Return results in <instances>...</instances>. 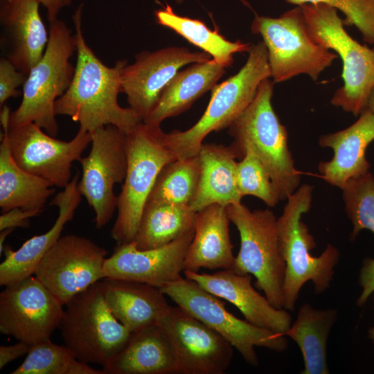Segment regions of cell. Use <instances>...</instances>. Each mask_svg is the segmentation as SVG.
Here are the masks:
<instances>
[{
	"instance_id": "6da1fadb",
	"label": "cell",
	"mask_w": 374,
	"mask_h": 374,
	"mask_svg": "<svg viewBox=\"0 0 374 374\" xmlns=\"http://www.w3.org/2000/svg\"><path fill=\"white\" fill-rule=\"evenodd\" d=\"M82 6L80 4L72 17L77 53L75 71L69 87L55 101V114L71 117L90 133L111 125L127 134L142 121L130 107L124 108L118 102L121 74L127 62L119 60L110 67L96 55L83 35Z\"/></svg>"
},
{
	"instance_id": "7a4b0ae2",
	"label": "cell",
	"mask_w": 374,
	"mask_h": 374,
	"mask_svg": "<svg viewBox=\"0 0 374 374\" xmlns=\"http://www.w3.org/2000/svg\"><path fill=\"white\" fill-rule=\"evenodd\" d=\"M312 190L313 187L308 184L299 187L287 199L283 213L277 219L280 249L286 265L283 308L287 311L294 310L300 290L308 281L312 282L316 294L326 290L339 259L338 249L330 244L319 256L310 253L316 242L301 216L311 208Z\"/></svg>"
},
{
	"instance_id": "3957f363",
	"label": "cell",
	"mask_w": 374,
	"mask_h": 374,
	"mask_svg": "<svg viewBox=\"0 0 374 374\" xmlns=\"http://www.w3.org/2000/svg\"><path fill=\"white\" fill-rule=\"evenodd\" d=\"M248 53L238 73L213 88L208 105L195 124L184 131L165 133V143L177 159L197 155L205 137L229 127L252 102L262 82L271 78L263 41L251 45Z\"/></svg>"
},
{
	"instance_id": "277c9868",
	"label": "cell",
	"mask_w": 374,
	"mask_h": 374,
	"mask_svg": "<svg viewBox=\"0 0 374 374\" xmlns=\"http://www.w3.org/2000/svg\"><path fill=\"white\" fill-rule=\"evenodd\" d=\"M274 83L269 78L262 82L252 102L229 127V133L240 158L242 150L250 148L269 173L279 200H285L299 188L301 176L289 149L287 129L272 106Z\"/></svg>"
},
{
	"instance_id": "5b68a950",
	"label": "cell",
	"mask_w": 374,
	"mask_h": 374,
	"mask_svg": "<svg viewBox=\"0 0 374 374\" xmlns=\"http://www.w3.org/2000/svg\"><path fill=\"white\" fill-rule=\"evenodd\" d=\"M300 6L310 37L342 61L344 84L333 95L332 105L359 116L374 88V48L362 45L346 32L336 8L322 3Z\"/></svg>"
},
{
	"instance_id": "8992f818",
	"label": "cell",
	"mask_w": 374,
	"mask_h": 374,
	"mask_svg": "<svg viewBox=\"0 0 374 374\" xmlns=\"http://www.w3.org/2000/svg\"><path fill=\"white\" fill-rule=\"evenodd\" d=\"M49 40L41 60L27 75L19 106L10 113L9 127L34 123L56 136L55 101L66 91L75 66L70 58L76 51L73 34L59 19L49 22Z\"/></svg>"
},
{
	"instance_id": "52a82bcc",
	"label": "cell",
	"mask_w": 374,
	"mask_h": 374,
	"mask_svg": "<svg viewBox=\"0 0 374 374\" xmlns=\"http://www.w3.org/2000/svg\"><path fill=\"white\" fill-rule=\"evenodd\" d=\"M160 126L138 123L127 134L126 175L111 230L117 244L133 241L150 194L163 168L177 158L164 141Z\"/></svg>"
},
{
	"instance_id": "ba28073f",
	"label": "cell",
	"mask_w": 374,
	"mask_h": 374,
	"mask_svg": "<svg viewBox=\"0 0 374 374\" xmlns=\"http://www.w3.org/2000/svg\"><path fill=\"white\" fill-rule=\"evenodd\" d=\"M65 307L58 328L64 346L78 360L104 366L128 341L132 332L112 313L99 281Z\"/></svg>"
},
{
	"instance_id": "9c48e42d",
	"label": "cell",
	"mask_w": 374,
	"mask_h": 374,
	"mask_svg": "<svg viewBox=\"0 0 374 374\" xmlns=\"http://www.w3.org/2000/svg\"><path fill=\"white\" fill-rule=\"evenodd\" d=\"M230 221L238 230L240 247L233 270L256 278V287L275 308H283L285 262L282 255L277 219L269 209L251 211L242 204L226 206Z\"/></svg>"
},
{
	"instance_id": "30bf717a",
	"label": "cell",
	"mask_w": 374,
	"mask_h": 374,
	"mask_svg": "<svg viewBox=\"0 0 374 374\" xmlns=\"http://www.w3.org/2000/svg\"><path fill=\"white\" fill-rule=\"evenodd\" d=\"M251 30L262 38L274 82H285L301 74L317 81L321 73L338 57L310 37L301 6L279 17L256 14Z\"/></svg>"
},
{
	"instance_id": "8fae6325",
	"label": "cell",
	"mask_w": 374,
	"mask_h": 374,
	"mask_svg": "<svg viewBox=\"0 0 374 374\" xmlns=\"http://www.w3.org/2000/svg\"><path fill=\"white\" fill-rule=\"evenodd\" d=\"M178 306L219 333L249 364L258 366L256 347L276 352L287 348L285 336L253 325L230 313L218 297L186 277L161 288Z\"/></svg>"
},
{
	"instance_id": "7c38bea8",
	"label": "cell",
	"mask_w": 374,
	"mask_h": 374,
	"mask_svg": "<svg viewBox=\"0 0 374 374\" xmlns=\"http://www.w3.org/2000/svg\"><path fill=\"white\" fill-rule=\"evenodd\" d=\"M10 115L8 110H3L0 120L16 163L54 186L65 188L72 179V163L79 161L91 143V133L79 127L71 140L62 141L44 132L34 123L9 127Z\"/></svg>"
},
{
	"instance_id": "4fadbf2b",
	"label": "cell",
	"mask_w": 374,
	"mask_h": 374,
	"mask_svg": "<svg viewBox=\"0 0 374 374\" xmlns=\"http://www.w3.org/2000/svg\"><path fill=\"white\" fill-rule=\"evenodd\" d=\"M91 135L90 152L78 161L82 174L78 189L93 210L96 227L100 229L117 209L118 197L114 188L126 175L127 136L111 125L96 130Z\"/></svg>"
},
{
	"instance_id": "5bb4252c",
	"label": "cell",
	"mask_w": 374,
	"mask_h": 374,
	"mask_svg": "<svg viewBox=\"0 0 374 374\" xmlns=\"http://www.w3.org/2000/svg\"><path fill=\"white\" fill-rule=\"evenodd\" d=\"M173 350L176 374H223L233 358V346L179 306H170L157 323Z\"/></svg>"
},
{
	"instance_id": "9a60e30c",
	"label": "cell",
	"mask_w": 374,
	"mask_h": 374,
	"mask_svg": "<svg viewBox=\"0 0 374 374\" xmlns=\"http://www.w3.org/2000/svg\"><path fill=\"white\" fill-rule=\"evenodd\" d=\"M107 252L92 240L75 234L61 236L43 257L34 274L63 305L106 278Z\"/></svg>"
},
{
	"instance_id": "2e32d148",
	"label": "cell",
	"mask_w": 374,
	"mask_h": 374,
	"mask_svg": "<svg viewBox=\"0 0 374 374\" xmlns=\"http://www.w3.org/2000/svg\"><path fill=\"white\" fill-rule=\"evenodd\" d=\"M63 306L36 276H29L1 292L0 332L30 345L48 340Z\"/></svg>"
},
{
	"instance_id": "e0dca14e",
	"label": "cell",
	"mask_w": 374,
	"mask_h": 374,
	"mask_svg": "<svg viewBox=\"0 0 374 374\" xmlns=\"http://www.w3.org/2000/svg\"><path fill=\"white\" fill-rule=\"evenodd\" d=\"M212 58L207 53L184 46H168L142 51L121 74V92L130 107L143 121L156 105L163 90L184 66Z\"/></svg>"
},
{
	"instance_id": "ac0fdd59",
	"label": "cell",
	"mask_w": 374,
	"mask_h": 374,
	"mask_svg": "<svg viewBox=\"0 0 374 374\" xmlns=\"http://www.w3.org/2000/svg\"><path fill=\"white\" fill-rule=\"evenodd\" d=\"M193 236L194 229L168 244L146 250L137 249L134 242L117 244L112 256L105 259L106 278L161 288L181 277L185 254Z\"/></svg>"
},
{
	"instance_id": "d6986e66",
	"label": "cell",
	"mask_w": 374,
	"mask_h": 374,
	"mask_svg": "<svg viewBox=\"0 0 374 374\" xmlns=\"http://www.w3.org/2000/svg\"><path fill=\"white\" fill-rule=\"evenodd\" d=\"M183 272L206 291L237 307L250 323L283 335L291 326L288 311L275 308L258 293L251 285L252 275L233 269H220L213 274Z\"/></svg>"
},
{
	"instance_id": "ffe728a7",
	"label": "cell",
	"mask_w": 374,
	"mask_h": 374,
	"mask_svg": "<svg viewBox=\"0 0 374 374\" xmlns=\"http://www.w3.org/2000/svg\"><path fill=\"white\" fill-rule=\"evenodd\" d=\"M79 177L78 172L51 201L50 205L57 207L58 215L48 231L30 238L15 251L4 246L5 259L0 265L1 286L13 285L33 276L43 257L61 237L65 224L73 219L82 199L78 189Z\"/></svg>"
},
{
	"instance_id": "44dd1931",
	"label": "cell",
	"mask_w": 374,
	"mask_h": 374,
	"mask_svg": "<svg viewBox=\"0 0 374 374\" xmlns=\"http://www.w3.org/2000/svg\"><path fill=\"white\" fill-rule=\"evenodd\" d=\"M374 141V114L365 109L350 126L322 135L319 144L333 150V157L319 164L321 177L332 186L342 188L350 180L367 174L370 165L366 150Z\"/></svg>"
},
{
	"instance_id": "7402d4cb",
	"label": "cell",
	"mask_w": 374,
	"mask_h": 374,
	"mask_svg": "<svg viewBox=\"0 0 374 374\" xmlns=\"http://www.w3.org/2000/svg\"><path fill=\"white\" fill-rule=\"evenodd\" d=\"M37 0H0V22L10 46L7 58L26 75L42 57L49 40Z\"/></svg>"
},
{
	"instance_id": "603a6c76",
	"label": "cell",
	"mask_w": 374,
	"mask_h": 374,
	"mask_svg": "<svg viewBox=\"0 0 374 374\" xmlns=\"http://www.w3.org/2000/svg\"><path fill=\"white\" fill-rule=\"evenodd\" d=\"M226 206L212 204L196 212L194 236L184 260V271L233 269L235 256L229 235Z\"/></svg>"
},
{
	"instance_id": "cb8c5ba5",
	"label": "cell",
	"mask_w": 374,
	"mask_h": 374,
	"mask_svg": "<svg viewBox=\"0 0 374 374\" xmlns=\"http://www.w3.org/2000/svg\"><path fill=\"white\" fill-rule=\"evenodd\" d=\"M99 283L112 313L131 332L157 323L170 306L161 288L149 284L110 278Z\"/></svg>"
},
{
	"instance_id": "d4e9b609",
	"label": "cell",
	"mask_w": 374,
	"mask_h": 374,
	"mask_svg": "<svg viewBox=\"0 0 374 374\" xmlns=\"http://www.w3.org/2000/svg\"><path fill=\"white\" fill-rule=\"evenodd\" d=\"M200 172L190 208L197 212L212 205L227 206L241 202L236 180L237 158L239 154L232 145L202 144L198 153Z\"/></svg>"
},
{
	"instance_id": "484cf974",
	"label": "cell",
	"mask_w": 374,
	"mask_h": 374,
	"mask_svg": "<svg viewBox=\"0 0 374 374\" xmlns=\"http://www.w3.org/2000/svg\"><path fill=\"white\" fill-rule=\"evenodd\" d=\"M105 374H176L172 347L157 323L132 332L104 366Z\"/></svg>"
},
{
	"instance_id": "4316f807",
	"label": "cell",
	"mask_w": 374,
	"mask_h": 374,
	"mask_svg": "<svg viewBox=\"0 0 374 374\" xmlns=\"http://www.w3.org/2000/svg\"><path fill=\"white\" fill-rule=\"evenodd\" d=\"M225 72L226 67L213 58L180 70L166 86L154 109L143 122L160 126L168 118L182 114L202 95L211 91Z\"/></svg>"
},
{
	"instance_id": "83f0119b",
	"label": "cell",
	"mask_w": 374,
	"mask_h": 374,
	"mask_svg": "<svg viewBox=\"0 0 374 374\" xmlns=\"http://www.w3.org/2000/svg\"><path fill=\"white\" fill-rule=\"evenodd\" d=\"M55 191L48 180L21 168L13 159L6 136L0 145V207L3 213L15 208L42 210Z\"/></svg>"
},
{
	"instance_id": "f1b7e54d",
	"label": "cell",
	"mask_w": 374,
	"mask_h": 374,
	"mask_svg": "<svg viewBox=\"0 0 374 374\" xmlns=\"http://www.w3.org/2000/svg\"><path fill=\"white\" fill-rule=\"evenodd\" d=\"M337 318L335 309H314L303 304L297 317L284 333L299 347L304 362L301 374H328L327 341Z\"/></svg>"
},
{
	"instance_id": "f546056e",
	"label": "cell",
	"mask_w": 374,
	"mask_h": 374,
	"mask_svg": "<svg viewBox=\"0 0 374 374\" xmlns=\"http://www.w3.org/2000/svg\"><path fill=\"white\" fill-rule=\"evenodd\" d=\"M195 214L189 205L147 203L132 242L140 250L168 244L194 229Z\"/></svg>"
},
{
	"instance_id": "4dcf8cb0",
	"label": "cell",
	"mask_w": 374,
	"mask_h": 374,
	"mask_svg": "<svg viewBox=\"0 0 374 374\" xmlns=\"http://www.w3.org/2000/svg\"><path fill=\"white\" fill-rule=\"evenodd\" d=\"M161 6L154 13L158 24L171 29L226 68L232 64L235 53L248 52L251 47L249 43L226 39L199 19L177 15L168 3Z\"/></svg>"
},
{
	"instance_id": "1f68e13d",
	"label": "cell",
	"mask_w": 374,
	"mask_h": 374,
	"mask_svg": "<svg viewBox=\"0 0 374 374\" xmlns=\"http://www.w3.org/2000/svg\"><path fill=\"white\" fill-rule=\"evenodd\" d=\"M341 190L345 211L353 224L350 240H355L363 229L374 233V177L372 173L368 172L348 181ZM359 285L362 292L357 303L361 306L374 292V258L364 260Z\"/></svg>"
},
{
	"instance_id": "d6a6232c",
	"label": "cell",
	"mask_w": 374,
	"mask_h": 374,
	"mask_svg": "<svg viewBox=\"0 0 374 374\" xmlns=\"http://www.w3.org/2000/svg\"><path fill=\"white\" fill-rule=\"evenodd\" d=\"M199 156L177 159L160 172L147 203L190 205L198 185Z\"/></svg>"
},
{
	"instance_id": "836d02e7",
	"label": "cell",
	"mask_w": 374,
	"mask_h": 374,
	"mask_svg": "<svg viewBox=\"0 0 374 374\" xmlns=\"http://www.w3.org/2000/svg\"><path fill=\"white\" fill-rule=\"evenodd\" d=\"M236 166V180L241 196L252 195L264 202L268 206H275L278 195L267 170L249 147L241 152Z\"/></svg>"
},
{
	"instance_id": "e575fe53",
	"label": "cell",
	"mask_w": 374,
	"mask_h": 374,
	"mask_svg": "<svg viewBox=\"0 0 374 374\" xmlns=\"http://www.w3.org/2000/svg\"><path fill=\"white\" fill-rule=\"evenodd\" d=\"M77 359L66 346L48 339L31 345L24 361L11 374H72Z\"/></svg>"
},
{
	"instance_id": "d590c367",
	"label": "cell",
	"mask_w": 374,
	"mask_h": 374,
	"mask_svg": "<svg viewBox=\"0 0 374 374\" xmlns=\"http://www.w3.org/2000/svg\"><path fill=\"white\" fill-rule=\"evenodd\" d=\"M300 6L322 3L341 11L346 16L345 26H355L364 42L374 44V0H286Z\"/></svg>"
},
{
	"instance_id": "8d00e7d4",
	"label": "cell",
	"mask_w": 374,
	"mask_h": 374,
	"mask_svg": "<svg viewBox=\"0 0 374 374\" xmlns=\"http://www.w3.org/2000/svg\"><path fill=\"white\" fill-rule=\"evenodd\" d=\"M27 75L19 71L7 58L0 60V107L10 98L20 95L18 88L24 86Z\"/></svg>"
},
{
	"instance_id": "74e56055",
	"label": "cell",
	"mask_w": 374,
	"mask_h": 374,
	"mask_svg": "<svg viewBox=\"0 0 374 374\" xmlns=\"http://www.w3.org/2000/svg\"><path fill=\"white\" fill-rule=\"evenodd\" d=\"M42 210H24L15 208L3 213L0 216V231L17 227L27 228L30 218L39 215Z\"/></svg>"
},
{
	"instance_id": "f35d334b",
	"label": "cell",
	"mask_w": 374,
	"mask_h": 374,
	"mask_svg": "<svg viewBox=\"0 0 374 374\" xmlns=\"http://www.w3.org/2000/svg\"><path fill=\"white\" fill-rule=\"evenodd\" d=\"M30 344L19 341L18 343L0 346V369L17 358L26 355L30 350Z\"/></svg>"
},
{
	"instance_id": "ab89813d",
	"label": "cell",
	"mask_w": 374,
	"mask_h": 374,
	"mask_svg": "<svg viewBox=\"0 0 374 374\" xmlns=\"http://www.w3.org/2000/svg\"><path fill=\"white\" fill-rule=\"evenodd\" d=\"M46 10L49 22L57 19L60 11L71 5L72 0H37Z\"/></svg>"
},
{
	"instance_id": "60d3db41",
	"label": "cell",
	"mask_w": 374,
	"mask_h": 374,
	"mask_svg": "<svg viewBox=\"0 0 374 374\" xmlns=\"http://www.w3.org/2000/svg\"><path fill=\"white\" fill-rule=\"evenodd\" d=\"M15 229H6L1 231L0 233V254H2V252H3L4 249V242L6 238L10 235Z\"/></svg>"
},
{
	"instance_id": "b9f144b4",
	"label": "cell",
	"mask_w": 374,
	"mask_h": 374,
	"mask_svg": "<svg viewBox=\"0 0 374 374\" xmlns=\"http://www.w3.org/2000/svg\"><path fill=\"white\" fill-rule=\"evenodd\" d=\"M366 109H368L374 114V88L369 96Z\"/></svg>"
},
{
	"instance_id": "7bdbcfd3",
	"label": "cell",
	"mask_w": 374,
	"mask_h": 374,
	"mask_svg": "<svg viewBox=\"0 0 374 374\" xmlns=\"http://www.w3.org/2000/svg\"><path fill=\"white\" fill-rule=\"evenodd\" d=\"M368 336L374 342V326L369 329Z\"/></svg>"
},
{
	"instance_id": "ee69618b",
	"label": "cell",
	"mask_w": 374,
	"mask_h": 374,
	"mask_svg": "<svg viewBox=\"0 0 374 374\" xmlns=\"http://www.w3.org/2000/svg\"><path fill=\"white\" fill-rule=\"evenodd\" d=\"M173 1H175V3L178 4H181L184 1V0H173Z\"/></svg>"
}]
</instances>
